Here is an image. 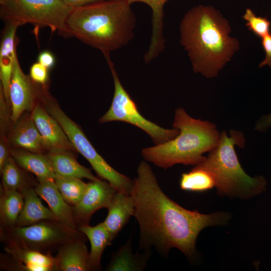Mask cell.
<instances>
[{"instance_id": "cell-1", "label": "cell", "mask_w": 271, "mask_h": 271, "mask_svg": "<svg viewBox=\"0 0 271 271\" xmlns=\"http://www.w3.org/2000/svg\"><path fill=\"white\" fill-rule=\"evenodd\" d=\"M137 173L130 195L135 204L133 216L140 228V248L148 250L154 246L164 255L175 247L193 257L200 232L207 226L223 224L228 216L220 212L204 214L183 208L163 192L145 161L139 164Z\"/></svg>"}, {"instance_id": "cell-2", "label": "cell", "mask_w": 271, "mask_h": 271, "mask_svg": "<svg viewBox=\"0 0 271 271\" xmlns=\"http://www.w3.org/2000/svg\"><path fill=\"white\" fill-rule=\"evenodd\" d=\"M231 31L227 19L212 6H195L185 14L180 24V42L195 73L215 77L231 60L240 44Z\"/></svg>"}, {"instance_id": "cell-3", "label": "cell", "mask_w": 271, "mask_h": 271, "mask_svg": "<svg viewBox=\"0 0 271 271\" xmlns=\"http://www.w3.org/2000/svg\"><path fill=\"white\" fill-rule=\"evenodd\" d=\"M125 0H102L73 8L67 26L72 35L105 58L133 38L136 18Z\"/></svg>"}, {"instance_id": "cell-4", "label": "cell", "mask_w": 271, "mask_h": 271, "mask_svg": "<svg viewBox=\"0 0 271 271\" xmlns=\"http://www.w3.org/2000/svg\"><path fill=\"white\" fill-rule=\"evenodd\" d=\"M173 127L180 131L175 138L142 150L146 161L164 169L177 164L196 166L205 159L203 154L212 151L219 141L214 124L192 118L181 107L175 111Z\"/></svg>"}, {"instance_id": "cell-5", "label": "cell", "mask_w": 271, "mask_h": 271, "mask_svg": "<svg viewBox=\"0 0 271 271\" xmlns=\"http://www.w3.org/2000/svg\"><path fill=\"white\" fill-rule=\"evenodd\" d=\"M229 133V137L226 131H222L217 146L202 162L195 166L212 174L221 195L249 198L260 194L265 189V180L261 176L251 177L246 174L235 151V145L241 148L245 146L243 133L234 130Z\"/></svg>"}, {"instance_id": "cell-6", "label": "cell", "mask_w": 271, "mask_h": 271, "mask_svg": "<svg viewBox=\"0 0 271 271\" xmlns=\"http://www.w3.org/2000/svg\"><path fill=\"white\" fill-rule=\"evenodd\" d=\"M73 8L61 0H0V17L5 22L48 27L68 38L72 37L67 20Z\"/></svg>"}, {"instance_id": "cell-7", "label": "cell", "mask_w": 271, "mask_h": 271, "mask_svg": "<svg viewBox=\"0 0 271 271\" xmlns=\"http://www.w3.org/2000/svg\"><path fill=\"white\" fill-rule=\"evenodd\" d=\"M43 100L46 110L59 122L75 149L89 162L97 174L109 183L117 191L130 195L133 180L116 171L105 161L81 129L63 112L48 93Z\"/></svg>"}, {"instance_id": "cell-8", "label": "cell", "mask_w": 271, "mask_h": 271, "mask_svg": "<svg viewBox=\"0 0 271 271\" xmlns=\"http://www.w3.org/2000/svg\"><path fill=\"white\" fill-rule=\"evenodd\" d=\"M86 235L55 220H44L23 227L1 228V240L43 253L51 254L63 244Z\"/></svg>"}, {"instance_id": "cell-9", "label": "cell", "mask_w": 271, "mask_h": 271, "mask_svg": "<svg viewBox=\"0 0 271 271\" xmlns=\"http://www.w3.org/2000/svg\"><path fill=\"white\" fill-rule=\"evenodd\" d=\"M105 59L112 76L114 90L111 106L99 119V122L120 121L131 124L145 131L156 145L175 138L179 133V129L161 127L140 113L136 102L121 84L110 56Z\"/></svg>"}, {"instance_id": "cell-10", "label": "cell", "mask_w": 271, "mask_h": 271, "mask_svg": "<svg viewBox=\"0 0 271 271\" xmlns=\"http://www.w3.org/2000/svg\"><path fill=\"white\" fill-rule=\"evenodd\" d=\"M46 91V86L35 83L24 73L17 56L9 89L12 120L16 122L24 111L33 110L38 99L41 97Z\"/></svg>"}, {"instance_id": "cell-11", "label": "cell", "mask_w": 271, "mask_h": 271, "mask_svg": "<svg viewBox=\"0 0 271 271\" xmlns=\"http://www.w3.org/2000/svg\"><path fill=\"white\" fill-rule=\"evenodd\" d=\"M116 192L109 183L100 179L87 183L82 199L73 206L77 228L88 225L91 216L98 209L107 208Z\"/></svg>"}, {"instance_id": "cell-12", "label": "cell", "mask_w": 271, "mask_h": 271, "mask_svg": "<svg viewBox=\"0 0 271 271\" xmlns=\"http://www.w3.org/2000/svg\"><path fill=\"white\" fill-rule=\"evenodd\" d=\"M5 250L9 260L5 258L3 268L22 271L58 270L55 258L51 254L43 253L20 246L13 242H6ZM4 260V259H3Z\"/></svg>"}, {"instance_id": "cell-13", "label": "cell", "mask_w": 271, "mask_h": 271, "mask_svg": "<svg viewBox=\"0 0 271 271\" xmlns=\"http://www.w3.org/2000/svg\"><path fill=\"white\" fill-rule=\"evenodd\" d=\"M41 136L45 150L49 153L76 150L59 122L37 103L31 115Z\"/></svg>"}, {"instance_id": "cell-14", "label": "cell", "mask_w": 271, "mask_h": 271, "mask_svg": "<svg viewBox=\"0 0 271 271\" xmlns=\"http://www.w3.org/2000/svg\"><path fill=\"white\" fill-rule=\"evenodd\" d=\"M2 30L0 46L1 86L7 104L10 103L9 89L14 65L17 58L18 38L16 32L20 24L6 22Z\"/></svg>"}, {"instance_id": "cell-15", "label": "cell", "mask_w": 271, "mask_h": 271, "mask_svg": "<svg viewBox=\"0 0 271 271\" xmlns=\"http://www.w3.org/2000/svg\"><path fill=\"white\" fill-rule=\"evenodd\" d=\"M35 189L39 196L47 203L57 221L71 228L78 229L73 207L63 198L54 180L38 182Z\"/></svg>"}, {"instance_id": "cell-16", "label": "cell", "mask_w": 271, "mask_h": 271, "mask_svg": "<svg viewBox=\"0 0 271 271\" xmlns=\"http://www.w3.org/2000/svg\"><path fill=\"white\" fill-rule=\"evenodd\" d=\"M129 4L143 3L152 10V34L147 52L144 56L148 64L156 58L164 50L165 39L164 36V8L168 0H125Z\"/></svg>"}, {"instance_id": "cell-17", "label": "cell", "mask_w": 271, "mask_h": 271, "mask_svg": "<svg viewBox=\"0 0 271 271\" xmlns=\"http://www.w3.org/2000/svg\"><path fill=\"white\" fill-rule=\"evenodd\" d=\"M86 239L72 240L63 244L55 256L59 271L90 270L89 254L85 243Z\"/></svg>"}, {"instance_id": "cell-18", "label": "cell", "mask_w": 271, "mask_h": 271, "mask_svg": "<svg viewBox=\"0 0 271 271\" xmlns=\"http://www.w3.org/2000/svg\"><path fill=\"white\" fill-rule=\"evenodd\" d=\"M107 209L108 214L102 223L114 238L134 215L133 198L131 195L117 191Z\"/></svg>"}, {"instance_id": "cell-19", "label": "cell", "mask_w": 271, "mask_h": 271, "mask_svg": "<svg viewBox=\"0 0 271 271\" xmlns=\"http://www.w3.org/2000/svg\"><path fill=\"white\" fill-rule=\"evenodd\" d=\"M10 153L17 164L35 175L38 182L55 180V174L46 155L21 148L11 149Z\"/></svg>"}, {"instance_id": "cell-20", "label": "cell", "mask_w": 271, "mask_h": 271, "mask_svg": "<svg viewBox=\"0 0 271 271\" xmlns=\"http://www.w3.org/2000/svg\"><path fill=\"white\" fill-rule=\"evenodd\" d=\"M21 192L24 196V204L16 226H29L44 220L57 221L51 210L43 205L35 187L25 189Z\"/></svg>"}, {"instance_id": "cell-21", "label": "cell", "mask_w": 271, "mask_h": 271, "mask_svg": "<svg viewBox=\"0 0 271 271\" xmlns=\"http://www.w3.org/2000/svg\"><path fill=\"white\" fill-rule=\"evenodd\" d=\"M10 142L16 148L42 153L45 150L41 136L30 116L21 120L14 128Z\"/></svg>"}, {"instance_id": "cell-22", "label": "cell", "mask_w": 271, "mask_h": 271, "mask_svg": "<svg viewBox=\"0 0 271 271\" xmlns=\"http://www.w3.org/2000/svg\"><path fill=\"white\" fill-rule=\"evenodd\" d=\"M78 230L83 233L90 242L88 260L90 270H99L103 252L108 245L111 244L114 238L102 222L94 226H90L89 224L82 225Z\"/></svg>"}, {"instance_id": "cell-23", "label": "cell", "mask_w": 271, "mask_h": 271, "mask_svg": "<svg viewBox=\"0 0 271 271\" xmlns=\"http://www.w3.org/2000/svg\"><path fill=\"white\" fill-rule=\"evenodd\" d=\"M151 252L146 250L143 254H133L131 248V239L121 246L113 254L105 270L108 271H139L145 267Z\"/></svg>"}, {"instance_id": "cell-24", "label": "cell", "mask_w": 271, "mask_h": 271, "mask_svg": "<svg viewBox=\"0 0 271 271\" xmlns=\"http://www.w3.org/2000/svg\"><path fill=\"white\" fill-rule=\"evenodd\" d=\"M55 175L97 180L90 170L81 165L70 152L49 153L46 155Z\"/></svg>"}, {"instance_id": "cell-25", "label": "cell", "mask_w": 271, "mask_h": 271, "mask_svg": "<svg viewBox=\"0 0 271 271\" xmlns=\"http://www.w3.org/2000/svg\"><path fill=\"white\" fill-rule=\"evenodd\" d=\"M24 204V198L21 192L12 190H6L1 186V228L16 226Z\"/></svg>"}, {"instance_id": "cell-26", "label": "cell", "mask_w": 271, "mask_h": 271, "mask_svg": "<svg viewBox=\"0 0 271 271\" xmlns=\"http://www.w3.org/2000/svg\"><path fill=\"white\" fill-rule=\"evenodd\" d=\"M22 169L10 155L0 172L2 177L1 186L6 190L20 192L25 189L35 187L38 182L35 183L29 181Z\"/></svg>"}, {"instance_id": "cell-27", "label": "cell", "mask_w": 271, "mask_h": 271, "mask_svg": "<svg viewBox=\"0 0 271 271\" xmlns=\"http://www.w3.org/2000/svg\"><path fill=\"white\" fill-rule=\"evenodd\" d=\"M180 186L184 191L203 192L215 187V182L209 172L195 166L190 172L181 175Z\"/></svg>"}, {"instance_id": "cell-28", "label": "cell", "mask_w": 271, "mask_h": 271, "mask_svg": "<svg viewBox=\"0 0 271 271\" xmlns=\"http://www.w3.org/2000/svg\"><path fill=\"white\" fill-rule=\"evenodd\" d=\"M54 181L63 198L72 206L81 200L87 186V183L77 178L56 175Z\"/></svg>"}, {"instance_id": "cell-29", "label": "cell", "mask_w": 271, "mask_h": 271, "mask_svg": "<svg viewBox=\"0 0 271 271\" xmlns=\"http://www.w3.org/2000/svg\"><path fill=\"white\" fill-rule=\"evenodd\" d=\"M242 18L246 22L248 30L257 36L261 38L270 33V22L266 18L256 16L251 9H246Z\"/></svg>"}, {"instance_id": "cell-30", "label": "cell", "mask_w": 271, "mask_h": 271, "mask_svg": "<svg viewBox=\"0 0 271 271\" xmlns=\"http://www.w3.org/2000/svg\"><path fill=\"white\" fill-rule=\"evenodd\" d=\"M48 70L38 62L34 63L30 69V77L35 83L46 86L49 79Z\"/></svg>"}, {"instance_id": "cell-31", "label": "cell", "mask_w": 271, "mask_h": 271, "mask_svg": "<svg viewBox=\"0 0 271 271\" xmlns=\"http://www.w3.org/2000/svg\"><path fill=\"white\" fill-rule=\"evenodd\" d=\"M261 44L265 52V57L260 63L259 67L268 66L271 68V34L261 38Z\"/></svg>"}, {"instance_id": "cell-32", "label": "cell", "mask_w": 271, "mask_h": 271, "mask_svg": "<svg viewBox=\"0 0 271 271\" xmlns=\"http://www.w3.org/2000/svg\"><path fill=\"white\" fill-rule=\"evenodd\" d=\"M38 62L50 69L55 65V58L51 52L45 50L39 53L38 56Z\"/></svg>"}, {"instance_id": "cell-33", "label": "cell", "mask_w": 271, "mask_h": 271, "mask_svg": "<svg viewBox=\"0 0 271 271\" xmlns=\"http://www.w3.org/2000/svg\"><path fill=\"white\" fill-rule=\"evenodd\" d=\"M11 155L6 141L3 138L0 141V172L2 171L4 163L7 159Z\"/></svg>"}, {"instance_id": "cell-34", "label": "cell", "mask_w": 271, "mask_h": 271, "mask_svg": "<svg viewBox=\"0 0 271 271\" xmlns=\"http://www.w3.org/2000/svg\"><path fill=\"white\" fill-rule=\"evenodd\" d=\"M270 127H271V113L262 117L256 123L255 128L264 131Z\"/></svg>"}, {"instance_id": "cell-35", "label": "cell", "mask_w": 271, "mask_h": 271, "mask_svg": "<svg viewBox=\"0 0 271 271\" xmlns=\"http://www.w3.org/2000/svg\"><path fill=\"white\" fill-rule=\"evenodd\" d=\"M72 8H76L102 0H61Z\"/></svg>"}]
</instances>
